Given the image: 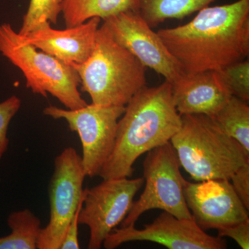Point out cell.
Wrapping results in <instances>:
<instances>
[{
  "mask_svg": "<svg viewBox=\"0 0 249 249\" xmlns=\"http://www.w3.org/2000/svg\"><path fill=\"white\" fill-rule=\"evenodd\" d=\"M183 193L193 219L202 230H218L249 219V210L230 179L186 181Z\"/></svg>",
  "mask_w": 249,
  "mask_h": 249,
  "instance_id": "obj_12",
  "label": "cell"
},
{
  "mask_svg": "<svg viewBox=\"0 0 249 249\" xmlns=\"http://www.w3.org/2000/svg\"><path fill=\"white\" fill-rule=\"evenodd\" d=\"M144 182L143 178H107L84 190L78 222L89 227L88 249L101 248L106 237L127 217Z\"/></svg>",
  "mask_w": 249,
  "mask_h": 249,
  "instance_id": "obj_9",
  "label": "cell"
},
{
  "mask_svg": "<svg viewBox=\"0 0 249 249\" xmlns=\"http://www.w3.org/2000/svg\"><path fill=\"white\" fill-rule=\"evenodd\" d=\"M180 163L171 142L147 152L143 162L145 188L138 200L121 224V227L135 225L145 211L163 210L180 219H193L185 200L183 187L186 180L180 171Z\"/></svg>",
  "mask_w": 249,
  "mask_h": 249,
  "instance_id": "obj_6",
  "label": "cell"
},
{
  "mask_svg": "<svg viewBox=\"0 0 249 249\" xmlns=\"http://www.w3.org/2000/svg\"><path fill=\"white\" fill-rule=\"evenodd\" d=\"M11 230L0 237V249H36L41 231V221L29 209L11 213L7 219Z\"/></svg>",
  "mask_w": 249,
  "mask_h": 249,
  "instance_id": "obj_17",
  "label": "cell"
},
{
  "mask_svg": "<svg viewBox=\"0 0 249 249\" xmlns=\"http://www.w3.org/2000/svg\"><path fill=\"white\" fill-rule=\"evenodd\" d=\"M71 65L93 104L125 106L146 85V67L114 40L104 24L98 28L89 58Z\"/></svg>",
  "mask_w": 249,
  "mask_h": 249,
  "instance_id": "obj_4",
  "label": "cell"
},
{
  "mask_svg": "<svg viewBox=\"0 0 249 249\" xmlns=\"http://www.w3.org/2000/svg\"><path fill=\"white\" fill-rule=\"evenodd\" d=\"M83 200H84V191H83V199L80 201L79 206L67 227L60 249H78L80 248L79 240H78V226H79L78 217H79L80 210L83 206Z\"/></svg>",
  "mask_w": 249,
  "mask_h": 249,
  "instance_id": "obj_24",
  "label": "cell"
},
{
  "mask_svg": "<svg viewBox=\"0 0 249 249\" xmlns=\"http://www.w3.org/2000/svg\"><path fill=\"white\" fill-rule=\"evenodd\" d=\"M181 116V124L170 142L180 165L196 181L230 179L249 156L211 116Z\"/></svg>",
  "mask_w": 249,
  "mask_h": 249,
  "instance_id": "obj_3",
  "label": "cell"
},
{
  "mask_svg": "<svg viewBox=\"0 0 249 249\" xmlns=\"http://www.w3.org/2000/svg\"><path fill=\"white\" fill-rule=\"evenodd\" d=\"M62 9V0H30L18 34L25 36L47 23L56 24Z\"/></svg>",
  "mask_w": 249,
  "mask_h": 249,
  "instance_id": "obj_19",
  "label": "cell"
},
{
  "mask_svg": "<svg viewBox=\"0 0 249 249\" xmlns=\"http://www.w3.org/2000/svg\"><path fill=\"white\" fill-rule=\"evenodd\" d=\"M219 71L231 94L249 102V58L228 65Z\"/></svg>",
  "mask_w": 249,
  "mask_h": 249,
  "instance_id": "obj_20",
  "label": "cell"
},
{
  "mask_svg": "<svg viewBox=\"0 0 249 249\" xmlns=\"http://www.w3.org/2000/svg\"><path fill=\"white\" fill-rule=\"evenodd\" d=\"M101 21L93 18L64 30L54 29L47 23L24 37L39 50L69 65L83 63L92 53Z\"/></svg>",
  "mask_w": 249,
  "mask_h": 249,
  "instance_id": "obj_14",
  "label": "cell"
},
{
  "mask_svg": "<svg viewBox=\"0 0 249 249\" xmlns=\"http://www.w3.org/2000/svg\"><path fill=\"white\" fill-rule=\"evenodd\" d=\"M212 118L223 130L235 139L249 156V106L248 102L231 96Z\"/></svg>",
  "mask_w": 249,
  "mask_h": 249,
  "instance_id": "obj_18",
  "label": "cell"
},
{
  "mask_svg": "<svg viewBox=\"0 0 249 249\" xmlns=\"http://www.w3.org/2000/svg\"><path fill=\"white\" fill-rule=\"evenodd\" d=\"M216 0H139L137 12L150 27L167 19H183L207 7Z\"/></svg>",
  "mask_w": 249,
  "mask_h": 249,
  "instance_id": "obj_16",
  "label": "cell"
},
{
  "mask_svg": "<svg viewBox=\"0 0 249 249\" xmlns=\"http://www.w3.org/2000/svg\"><path fill=\"white\" fill-rule=\"evenodd\" d=\"M103 21L118 44L128 50L144 66L164 77L170 84L185 73L158 34L137 11L120 13Z\"/></svg>",
  "mask_w": 249,
  "mask_h": 249,
  "instance_id": "obj_10",
  "label": "cell"
},
{
  "mask_svg": "<svg viewBox=\"0 0 249 249\" xmlns=\"http://www.w3.org/2000/svg\"><path fill=\"white\" fill-rule=\"evenodd\" d=\"M218 236L220 237H230L237 242L242 249H249V219L218 229Z\"/></svg>",
  "mask_w": 249,
  "mask_h": 249,
  "instance_id": "obj_23",
  "label": "cell"
},
{
  "mask_svg": "<svg viewBox=\"0 0 249 249\" xmlns=\"http://www.w3.org/2000/svg\"><path fill=\"white\" fill-rule=\"evenodd\" d=\"M174 103L180 115L213 117L232 96L219 71L184 73L172 84Z\"/></svg>",
  "mask_w": 249,
  "mask_h": 249,
  "instance_id": "obj_13",
  "label": "cell"
},
{
  "mask_svg": "<svg viewBox=\"0 0 249 249\" xmlns=\"http://www.w3.org/2000/svg\"><path fill=\"white\" fill-rule=\"evenodd\" d=\"M185 73L220 71L249 56V0L207 6L184 25L157 32Z\"/></svg>",
  "mask_w": 249,
  "mask_h": 249,
  "instance_id": "obj_1",
  "label": "cell"
},
{
  "mask_svg": "<svg viewBox=\"0 0 249 249\" xmlns=\"http://www.w3.org/2000/svg\"><path fill=\"white\" fill-rule=\"evenodd\" d=\"M139 0H62L66 27H75L93 18L101 19L126 11H137Z\"/></svg>",
  "mask_w": 249,
  "mask_h": 249,
  "instance_id": "obj_15",
  "label": "cell"
},
{
  "mask_svg": "<svg viewBox=\"0 0 249 249\" xmlns=\"http://www.w3.org/2000/svg\"><path fill=\"white\" fill-rule=\"evenodd\" d=\"M230 180L241 201L249 210V162L239 168Z\"/></svg>",
  "mask_w": 249,
  "mask_h": 249,
  "instance_id": "obj_22",
  "label": "cell"
},
{
  "mask_svg": "<svg viewBox=\"0 0 249 249\" xmlns=\"http://www.w3.org/2000/svg\"><path fill=\"white\" fill-rule=\"evenodd\" d=\"M85 177L82 157L73 147H66L55 157L49 184V222L41 229L37 249H60L67 227L83 199Z\"/></svg>",
  "mask_w": 249,
  "mask_h": 249,
  "instance_id": "obj_8",
  "label": "cell"
},
{
  "mask_svg": "<svg viewBox=\"0 0 249 249\" xmlns=\"http://www.w3.org/2000/svg\"><path fill=\"white\" fill-rule=\"evenodd\" d=\"M181 124L174 103L172 85L165 80L139 90L125 106L118 122L115 143L99 177L129 178L141 155L170 142Z\"/></svg>",
  "mask_w": 249,
  "mask_h": 249,
  "instance_id": "obj_2",
  "label": "cell"
},
{
  "mask_svg": "<svg viewBox=\"0 0 249 249\" xmlns=\"http://www.w3.org/2000/svg\"><path fill=\"white\" fill-rule=\"evenodd\" d=\"M20 107V98L15 95L0 103V160L9 147V139L7 134L10 122Z\"/></svg>",
  "mask_w": 249,
  "mask_h": 249,
  "instance_id": "obj_21",
  "label": "cell"
},
{
  "mask_svg": "<svg viewBox=\"0 0 249 249\" xmlns=\"http://www.w3.org/2000/svg\"><path fill=\"white\" fill-rule=\"evenodd\" d=\"M0 53L22 71L33 93L46 98L50 93L69 109L88 105L78 90L76 70L36 48L9 23L0 24Z\"/></svg>",
  "mask_w": 249,
  "mask_h": 249,
  "instance_id": "obj_5",
  "label": "cell"
},
{
  "mask_svg": "<svg viewBox=\"0 0 249 249\" xmlns=\"http://www.w3.org/2000/svg\"><path fill=\"white\" fill-rule=\"evenodd\" d=\"M133 241H147L160 244L170 249H225L223 237H213L202 230L193 219H180L169 213L156 218L142 229L135 225L114 229L103 242L106 249H114Z\"/></svg>",
  "mask_w": 249,
  "mask_h": 249,
  "instance_id": "obj_11",
  "label": "cell"
},
{
  "mask_svg": "<svg viewBox=\"0 0 249 249\" xmlns=\"http://www.w3.org/2000/svg\"><path fill=\"white\" fill-rule=\"evenodd\" d=\"M125 106L87 105L76 109L49 106L43 113L54 119H64L69 128L79 135L83 147L82 161L86 176H99L115 143L119 119Z\"/></svg>",
  "mask_w": 249,
  "mask_h": 249,
  "instance_id": "obj_7",
  "label": "cell"
}]
</instances>
